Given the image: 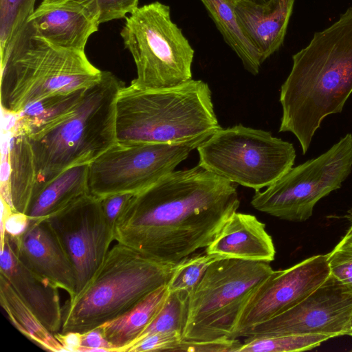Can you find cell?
<instances>
[{"instance_id":"cell-32","label":"cell","mask_w":352,"mask_h":352,"mask_svg":"<svg viewBox=\"0 0 352 352\" xmlns=\"http://www.w3.org/2000/svg\"><path fill=\"white\" fill-rule=\"evenodd\" d=\"M242 343L237 338H221L208 341L182 340L175 351L188 352H238Z\"/></svg>"},{"instance_id":"cell-14","label":"cell","mask_w":352,"mask_h":352,"mask_svg":"<svg viewBox=\"0 0 352 352\" xmlns=\"http://www.w3.org/2000/svg\"><path fill=\"white\" fill-rule=\"evenodd\" d=\"M327 254L312 256L282 270L273 271L254 291L243 307L233 338L251 327L294 307L330 276Z\"/></svg>"},{"instance_id":"cell-19","label":"cell","mask_w":352,"mask_h":352,"mask_svg":"<svg viewBox=\"0 0 352 352\" xmlns=\"http://www.w3.org/2000/svg\"><path fill=\"white\" fill-rule=\"evenodd\" d=\"M229 1L242 32L263 63L283 45L294 0H272L266 5Z\"/></svg>"},{"instance_id":"cell-2","label":"cell","mask_w":352,"mask_h":352,"mask_svg":"<svg viewBox=\"0 0 352 352\" xmlns=\"http://www.w3.org/2000/svg\"><path fill=\"white\" fill-rule=\"evenodd\" d=\"M292 60L280 87L278 131L294 134L305 154L323 120L342 112L352 93V7Z\"/></svg>"},{"instance_id":"cell-16","label":"cell","mask_w":352,"mask_h":352,"mask_svg":"<svg viewBox=\"0 0 352 352\" xmlns=\"http://www.w3.org/2000/svg\"><path fill=\"white\" fill-rule=\"evenodd\" d=\"M8 236L16 255L26 267L67 292L69 298L75 296L74 267L45 219L29 220L21 234Z\"/></svg>"},{"instance_id":"cell-29","label":"cell","mask_w":352,"mask_h":352,"mask_svg":"<svg viewBox=\"0 0 352 352\" xmlns=\"http://www.w3.org/2000/svg\"><path fill=\"white\" fill-rule=\"evenodd\" d=\"M36 0H0V47L3 52L34 11Z\"/></svg>"},{"instance_id":"cell-34","label":"cell","mask_w":352,"mask_h":352,"mask_svg":"<svg viewBox=\"0 0 352 352\" xmlns=\"http://www.w3.org/2000/svg\"><path fill=\"white\" fill-rule=\"evenodd\" d=\"M139 0H98L100 23L125 18L138 7Z\"/></svg>"},{"instance_id":"cell-13","label":"cell","mask_w":352,"mask_h":352,"mask_svg":"<svg viewBox=\"0 0 352 352\" xmlns=\"http://www.w3.org/2000/svg\"><path fill=\"white\" fill-rule=\"evenodd\" d=\"M352 314V289L331 274L288 310L245 331L241 337L277 335L346 336Z\"/></svg>"},{"instance_id":"cell-3","label":"cell","mask_w":352,"mask_h":352,"mask_svg":"<svg viewBox=\"0 0 352 352\" xmlns=\"http://www.w3.org/2000/svg\"><path fill=\"white\" fill-rule=\"evenodd\" d=\"M117 141L176 143L207 140L221 128L207 83L140 89L123 85L116 100Z\"/></svg>"},{"instance_id":"cell-23","label":"cell","mask_w":352,"mask_h":352,"mask_svg":"<svg viewBox=\"0 0 352 352\" xmlns=\"http://www.w3.org/2000/svg\"><path fill=\"white\" fill-rule=\"evenodd\" d=\"M87 89L52 95L28 104L17 114L13 131L32 138L52 129L72 113Z\"/></svg>"},{"instance_id":"cell-21","label":"cell","mask_w":352,"mask_h":352,"mask_svg":"<svg viewBox=\"0 0 352 352\" xmlns=\"http://www.w3.org/2000/svg\"><path fill=\"white\" fill-rule=\"evenodd\" d=\"M88 167L89 165H82L67 169L42 186L25 214L29 220L45 219L90 194Z\"/></svg>"},{"instance_id":"cell-12","label":"cell","mask_w":352,"mask_h":352,"mask_svg":"<svg viewBox=\"0 0 352 352\" xmlns=\"http://www.w3.org/2000/svg\"><path fill=\"white\" fill-rule=\"evenodd\" d=\"M45 219L72 263L76 294L102 263L115 241L114 233L104 218L100 199L91 194Z\"/></svg>"},{"instance_id":"cell-7","label":"cell","mask_w":352,"mask_h":352,"mask_svg":"<svg viewBox=\"0 0 352 352\" xmlns=\"http://www.w3.org/2000/svg\"><path fill=\"white\" fill-rule=\"evenodd\" d=\"M120 36L137 69L130 85L164 89L192 79L195 51L171 20L168 6L155 1L136 7L125 17Z\"/></svg>"},{"instance_id":"cell-38","label":"cell","mask_w":352,"mask_h":352,"mask_svg":"<svg viewBox=\"0 0 352 352\" xmlns=\"http://www.w3.org/2000/svg\"><path fill=\"white\" fill-rule=\"evenodd\" d=\"M346 336L352 337V314L349 320L348 329L346 333Z\"/></svg>"},{"instance_id":"cell-24","label":"cell","mask_w":352,"mask_h":352,"mask_svg":"<svg viewBox=\"0 0 352 352\" xmlns=\"http://www.w3.org/2000/svg\"><path fill=\"white\" fill-rule=\"evenodd\" d=\"M0 302L12 325L30 341L45 351H66L1 274Z\"/></svg>"},{"instance_id":"cell-37","label":"cell","mask_w":352,"mask_h":352,"mask_svg":"<svg viewBox=\"0 0 352 352\" xmlns=\"http://www.w3.org/2000/svg\"><path fill=\"white\" fill-rule=\"evenodd\" d=\"M248 1H250L258 5H266L269 3L272 0H245Z\"/></svg>"},{"instance_id":"cell-9","label":"cell","mask_w":352,"mask_h":352,"mask_svg":"<svg viewBox=\"0 0 352 352\" xmlns=\"http://www.w3.org/2000/svg\"><path fill=\"white\" fill-rule=\"evenodd\" d=\"M199 164L210 172L255 191L267 187L293 167V144L270 131L239 124L220 128L197 148Z\"/></svg>"},{"instance_id":"cell-8","label":"cell","mask_w":352,"mask_h":352,"mask_svg":"<svg viewBox=\"0 0 352 352\" xmlns=\"http://www.w3.org/2000/svg\"><path fill=\"white\" fill-rule=\"evenodd\" d=\"M273 271L262 261L221 258L213 262L190 292L183 340L233 338L243 307Z\"/></svg>"},{"instance_id":"cell-20","label":"cell","mask_w":352,"mask_h":352,"mask_svg":"<svg viewBox=\"0 0 352 352\" xmlns=\"http://www.w3.org/2000/svg\"><path fill=\"white\" fill-rule=\"evenodd\" d=\"M206 253L270 263L274 260L276 250L263 223L254 215L236 211L206 248Z\"/></svg>"},{"instance_id":"cell-27","label":"cell","mask_w":352,"mask_h":352,"mask_svg":"<svg viewBox=\"0 0 352 352\" xmlns=\"http://www.w3.org/2000/svg\"><path fill=\"white\" fill-rule=\"evenodd\" d=\"M330 339L324 335H277L246 337L238 352H294L311 350Z\"/></svg>"},{"instance_id":"cell-5","label":"cell","mask_w":352,"mask_h":352,"mask_svg":"<svg viewBox=\"0 0 352 352\" xmlns=\"http://www.w3.org/2000/svg\"><path fill=\"white\" fill-rule=\"evenodd\" d=\"M123 85L111 72L102 71L69 116L47 131L28 137L36 168L35 195L63 171L90 164L117 142L116 100Z\"/></svg>"},{"instance_id":"cell-11","label":"cell","mask_w":352,"mask_h":352,"mask_svg":"<svg viewBox=\"0 0 352 352\" xmlns=\"http://www.w3.org/2000/svg\"><path fill=\"white\" fill-rule=\"evenodd\" d=\"M204 139L176 143L117 141L88 167L89 193L98 198L138 193L175 168Z\"/></svg>"},{"instance_id":"cell-28","label":"cell","mask_w":352,"mask_h":352,"mask_svg":"<svg viewBox=\"0 0 352 352\" xmlns=\"http://www.w3.org/2000/svg\"><path fill=\"white\" fill-rule=\"evenodd\" d=\"M218 256L204 254L188 256L176 263L166 284L169 292H188L197 285L208 267L221 258Z\"/></svg>"},{"instance_id":"cell-1","label":"cell","mask_w":352,"mask_h":352,"mask_svg":"<svg viewBox=\"0 0 352 352\" xmlns=\"http://www.w3.org/2000/svg\"><path fill=\"white\" fill-rule=\"evenodd\" d=\"M239 205L234 183L199 164L173 170L133 195L114 239L148 259L177 263L206 248Z\"/></svg>"},{"instance_id":"cell-25","label":"cell","mask_w":352,"mask_h":352,"mask_svg":"<svg viewBox=\"0 0 352 352\" xmlns=\"http://www.w3.org/2000/svg\"><path fill=\"white\" fill-rule=\"evenodd\" d=\"M225 42L241 59L244 68L256 75L263 63L260 55L242 32L229 0H201Z\"/></svg>"},{"instance_id":"cell-10","label":"cell","mask_w":352,"mask_h":352,"mask_svg":"<svg viewBox=\"0 0 352 352\" xmlns=\"http://www.w3.org/2000/svg\"><path fill=\"white\" fill-rule=\"evenodd\" d=\"M352 171V134L286 173L263 191H255L251 205L281 219L304 221L318 201L340 188Z\"/></svg>"},{"instance_id":"cell-31","label":"cell","mask_w":352,"mask_h":352,"mask_svg":"<svg viewBox=\"0 0 352 352\" xmlns=\"http://www.w3.org/2000/svg\"><path fill=\"white\" fill-rule=\"evenodd\" d=\"M182 340V335L176 333H153L130 346L126 352L175 351Z\"/></svg>"},{"instance_id":"cell-22","label":"cell","mask_w":352,"mask_h":352,"mask_svg":"<svg viewBox=\"0 0 352 352\" xmlns=\"http://www.w3.org/2000/svg\"><path fill=\"white\" fill-rule=\"evenodd\" d=\"M168 293L167 285H162L125 314L99 327L103 336L113 346V352H125L139 338L162 307Z\"/></svg>"},{"instance_id":"cell-15","label":"cell","mask_w":352,"mask_h":352,"mask_svg":"<svg viewBox=\"0 0 352 352\" xmlns=\"http://www.w3.org/2000/svg\"><path fill=\"white\" fill-rule=\"evenodd\" d=\"M28 21L50 43L85 51L98 30L100 10L98 0H43Z\"/></svg>"},{"instance_id":"cell-4","label":"cell","mask_w":352,"mask_h":352,"mask_svg":"<svg viewBox=\"0 0 352 352\" xmlns=\"http://www.w3.org/2000/svg\"><path fill=\"white\" fill-rule=\"evenodd\" d=\"M102 72L85 51L50 43L27 21L1 53V110L18 114L45 97L87 89Z\"/></svg>"},{"instance_id":"cell-35","label":"cell","mask_w":352,"mask_h":352,"mask_svg":"<svg viewBox=\"0 0 352 352\" xmlns=\"http://www.w3.org/2000/svg\"><path fill=\"white\" fill-rule=\"evenodd\" d=\"M79 352H113V347L103 336L100 327L80 333Z\"/></svg>"},{"instance_id":"cell-39","label":"cell","mask_w":352,"mask_h":352,"mask_svg":"<svg viewBox=\"0 0 352 352\" xmlns=\"http://www.w3.org/2000/svg\"><path fill=\"white\" fill-rule=\"evenodd\" d=\"M351 222H352V216H351ZM349 230H352V223H351V226H350V228H349Z\"/></svg>"},{"instance_id":"cell-36","label":"cell","mask_w":352,"mask_h":352,"mask_svg":"<svg viewBox=\"0 0 352 352\" xmlns=\"http://www.w3.org/2000/svg\"><path fill=\"white\" fill-rule=\"evenodd\" d=\"M54 336L63 345L66 351H78L80 346V333L69 332L54 333Z\"/></svg>"},{"instance_id":"cell-18","label":"cell","mask_w":352,"mask_h":352,"mask_svg":"<svg viewBox=\"0 0 352 352\" xmlns=\"http://www.w3.org/2000/svg\"><path fill=\"white\" fill-rule=\"evenodd\" d=\"M1 168V199L14 212L26 214L38 182L35 160L28 136L5 131Z\"/></svg>"},{"instance_id":"cell-26","label":"cell","mask_w":352,"mask_h":352,"mask_svg":"<svg viewBox=\"0 0 352 352\" xmlns=\"http://www.w3.org/2000/svg\"><path fill=\"white\" fill-rule=\"evenodd\" d=\"M189 295L188 292H169L150 324L130 346L147 336L157 333H176L183 336L188 315Z\"/></svg>"},{"instance_id":"cell-6","label":"cell","mask_w":352,"mask_h":352,"mask_svg":"<svg viewBox=\"0 0 352 352\" xmlns=\"http://www.w3.org/2000/svg\"><path fill=\"white\" fill-rule=\"evenodd\" d=\"M176 263L148 259L117 243L74 297L62 307L60 333H83L111 321L166 285Z\"/></svg>"},{"instance_id":"cell-30","label":"cell","mask_w":352,"mask_h":352,"mask_svg":"<svg viewBox=\"0 0 352 352\" xmlns=\"http://www.w3.org/2000/svg\"><path fill=\"white\" fill-rule=\"evenodd\" d=\"M331 274L352 289V230H349L327 254Z\"/></svg>"},{"instance_id":"cell-17","label":"cell","mask_w":352,"mask_h":352,"mask_svg":"<svg viewBox=\"0 0 352 352\" xmlns=\"http://www.w3.org/2000/svg\"><path fill=\"white\" fill-rule=\"evenodd\" d=\"M0 274L52 333L62 327L58 287L26 267L16 255L8 235L1 234Z\"/></svg>"},{"instance_id":"cell-33","label":"cell","mask_w":352,"mask_h":352,"mask_svg":"<svg viewBox=\"0 0 352 352\" xmlns=\"http://www.w3.org/2000/svg\"><path fill=\"white\" fill-rule=\"evenodd\" d=\"M134 194L120 192L99 198L104 218L113 233L119 217Z\"/></svg>"}]
</instances>
